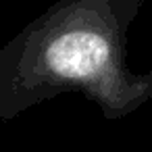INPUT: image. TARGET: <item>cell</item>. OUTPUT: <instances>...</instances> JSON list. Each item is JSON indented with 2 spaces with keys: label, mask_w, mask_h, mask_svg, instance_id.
<instances>
[{
  "label": "cell",
  "mask_w": 152,
  "mask_h": 152,
  "mask_svg": "<svg viewBox=\"0 0 152 152\" xmlns=\"http://www.w3.org/2000/svg\"><path fill=\"white\" fill-rule=\"evenodd\" d=\"M46 61L48 67L63 77H90L106 65L108 44L94 31H71L50 44Z\"/></svg>",
  "instance_id": "cell-1"
}]
</instances>
